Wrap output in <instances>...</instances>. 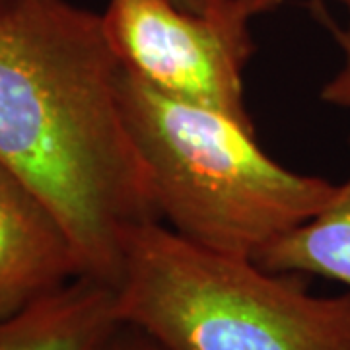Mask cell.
<instances>
[{
	"mask_svg": "<svg viewBox=\"0 0 350 350\" xmlns=\"http://www.w3.org/2000/svg\"><path fill=\"white\" fill-rule=\"evenodd\" d=\"M175 6L183 8V10H189V12H197V14H206L216 10L218 6H222L228 0H172Z\"/></svg>",
	"mask_w": 350,
	"mask_h": 350,
	"instance_id": "obj_11",
	"label": "cell"
},
{
	"mask_svg": "<svg viewBox=\"0 0 350 350\" xmlns=\"http://www.w3.org/2000/svg\"><path fill=\"white\" fill-rule=\"evenodd\" d=\"M78 276L75 245L57 214L0 162V319Z\"/></svg>",
	"mask_w": 350,
	"mask_h": 350,
	"instance_id": "obj_5",
	"label": "cell"
},
{
	"mask_svg": "<svg viewBox=\"0 0 350 350\" xmlns=\"http://www.w3.org/2000/svg\"><path fill=\"white\" fill-rule=\"evenodd\" d=\"M115 294L123 325L163 350H350V290L315 296L306 275L202 247L162 220L126 236Z\"/></svg>",
	"mask_w": 350,
	"mask_h": 350,
	"instance_id": "obj_3",
	"label": "cell"
},
{
	"mask_svg": "<svg viewBox=\"0 0 350 350\" xmlns=\"http://www.w3.org/2000/svg\"><path fill=\"white\" fill-rule=\"evenodd\" d=\"M333 2H337V4H340L347 12H349L350 16V0H333Z\"/></svg>",
	"mask_w": 350,
	"mask_h": 350,
	"instance_id": "obj_12",
	"label": "cell"
},
{
	"mask_svg": "<svg viewBox=\"0 0 350 350\" xmlns=\"http://www.w3.org/2000/svg\"><path fill=\"white\" fill-rule=\"evenodd\" d=\"M123 327L115 288L78 276L0 319V350H105Z\"/></svg>",
	"mask_w": 350,
	"mask_h": 350,
	"instance_id": "obj_6",
	"label": "cell"
},
{
	"mask_svg": "<svg viewBox=\"0 0 350 350\" xmlns=\"http://www.w3.org/2000/svg\"><path fill=\"white\" fill-rule=\"evenodd\" d=\"M105 350H163L160 345H156L150 337L140 333L133 327L123 325L117 335L109 340Z\"/></svg>",
	"mask_w": 350,
	"mask_h": 350,
	"instance_id": "obj_9",
	"label": "cell"
},
{
	"mask_svg": "<svg viewBox=\"0 0 350 350\" xmlns=\"http://www.w3.org/2000/svg\"><path fill=\"white\" fill-rule=\"evenodd\" d=\"M6 4H8V0H0V12L4 10V6H6Z\"/></svg>",
	"mask_w": 350,
	"mask_h": 350,
	"instance_id": "obj_13",
	"label": "cell"
},
{
	"mask_svg": "<svg viewBox=\"0 0 350 350\" xmlns=\"http://www.w3.org/2000/svg\"><path fill=\"white\" fill-rule=\"evenodd\" d=\"M121 105L160 220L202 247L255 259L337 193L323 177L275 162L255 131L170 98L125 66Z\"/></svg>",
	"mask_w": 350,
	"mask_h": 350,
	"instance_id": "obj_2",
	"label": "cell"
},
{
	"mask_svg": "<svg viewBox=\"0 0 350 350\" xmlns=\"http://www.w3.org/2000/svg\"><path fill=\"white\" fill-rule=\"evenodd\" d=\"M273 273L323 276L350 288V177L325 206L253 259Z\"/></svg>",
	"mask_w": 350,
	"mask_h": 350,
	"instance_id": "obj_7",
	"label": "cell"
},
{
	"mask_svg": "<svg viewBox=\"0 0 350 350\" xmlns=\"http://www.w3.org/2000/svg\"><path fill=\"white\" fill-rule=\"evenodd\" d=\"M236 2L239 4V8L253 20L259 14L271 12V10L278 8V6H282L286 0H236Z\"/></svg>",
	"mask_w": 350,
	"mask_h": 350,
	"instance_id": "obj_10",
	"label": "cell"
},
{
	"mask_svg": "<svg viewBox=\"0 0 350 350\" xmlns=\"http://www.w3.org/2000/svg\"><path fill=\"white\" fill-rule=\"evenodd\" d=\"M103 16L70 0L0 12V162L64 226L80 276L117 288L125 239L160 220L121 105Z\"/></svg>",
	"mask_w": 350,
	"mask_h": 350,
	"instance_id": "obj_1",
	"label": "cell"
},
{
	"mask_svg": "<svg viewBox=\"0 0 350 350\" xmlns=\"http://www.w3.org/2000/svg\"><path fill=\"white\" fill-rule=\"evenodd\" d=\"M103 24L129 72L175 100L220 111L255 131L243 68L255 43L236 0L197 14L172 0H107Z\"/></svg>",
	"mask_w": 350,
	"mask_h": 350,
	"instance_id": "obj_4",
	"label": "cell"
},
{
	"mask_svg": "<svg viewBox=\"0 0 350 350\" xmlns=\"http://www.w3.org/2000/svg\"><path fill=\"white\" fill-rule=\"evenodd\" d=\"M327 27L337 41L340 55H342V63H340L337 75L333 76L321 90V100L329 105L350 109V22L349 25L327 22Z\"/></svg>",
	"mask_w": 350,
	"mask_h": 350,
	"instance_id": "obj_8",
	"label": "cell"
}]
</instances>
